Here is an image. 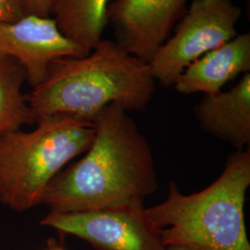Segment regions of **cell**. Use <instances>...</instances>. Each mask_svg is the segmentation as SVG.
I'll use <instances>...</instances> for the list:
<instances>
[{
    "label": "cell",
    "mask_w": 250,
    "mask_h": 250,
    "mask_svg": "<svg viewBox=\"0 0 250 250\" xmlns=\"http://www.w3.org/2000/svg\"><path fill=\"white\" fill-rule=\"evenodd\" d=\"M94 125L95 137L84 156L46 188L42 203L49 212L144 205L159 188L151 147L127 110L108 105Z\"/></svg>",
    "instance_id": "6da1fadb"
},
{
    "label": "cell",
    "mask_w": 250,
    "mask_h": 250,
    "mask_svg": "<svg viewBox=\"0 0 250 250\" xmlns=\"http://www.w3.org/2000/svg\"><path fill=\"white\" fill-rule=\"evenodd\" d=\"M155 89L147 63L102 39L85 56L55 60L27 98L36 120L62 114L94 122L111 104L142 111Z\"/></svg>",
    "instance_id": "7a4b0ae2"
},
{
    "label": "cell",
    "mask_w": 250,
    "mask_h": 250,
    "mask_svg": "<svg viewBox=\"0 0 250 250\" xmlns=\"http://www.w3.org/2000/svg\"><path fill=\"white\" fill-rule=\"evenodd\" d=\"M250 186L248 147L229 156L222 174L198 193L185 195L170 182L167 198L146 213L166 248L250 250L244 212Z\"/></svg>",
    "instance_id": "3957f363"
},
{
    "label": "cell",
    "mask_w": 250,
    "mask_h": 250,
    "mask_svg": "<svg viewBox=\"0 0 250 250\" xmlns=\"http://www.w3.org/2000/svg\"><path fill=\"white\" fill-rule=\"evenodd\" d=\"M31 132L13 131L0 139V201L15 211L42 203L53 179L89 148L94 122L68 115L36 120Z\"/></svg>",
    "instance_id": "277c9868"
},
{
    "label": "cell",
    "mask_w": 250,
    "mask_h": 250,
    "mask_svg": "<svg viewBox=\"0 0 250 250\" xmlns=\"http://www.w3.org/2000/svg\"><path fill=\"white\" fill-rule=\"evenodd\" d=\"M242 10L232 0H193L168 38L148 63L162 86L173 85L180 74L210 50L237 36Z\"/></svg>",
    "instance_id": "5b68a950"
},
{
    "label": "cell",
    "mask_w": 250,
    "mask_h": 250,
    "mask_svg": "<svg viewBox=\"0 0 250 250\" xmlns=\"http://www.w3.org/2000/svg\"><path fill=\"white\" fill-rule=\"evenodd\" d=\"M40 224L79 237L97 250H167L144 205L71 213L49 212Z\"/></svg>",
    "instance_id": "8992f818"
},
{
    "label": "cell",
    "mask_w": 250,
    "mask_h": 250,
    "mask_svg": "<svg viewBox=\"0 0 250 250\" xmlns=\"http://www.w3.org/2000/svg\"><path fill=\"white\" fill-rule=\"evenodd\" d=\"M187 3L188 0H115L107 6V23L114 30L118 45L148 64L186 13Z\"/></svg>",
    "instance_id": "52a82bcc"
},
{
    "label": "cell",
    "mask_w": 250,
    "mask_h": 250,
    "mask_svg": "<svg viewBox=\"0 0 250 250\" xmlns=\"http://www.w3.org/2000/svg\"><path fill=\"white\" fill-rule=\"evenodd\" d=\"M85 55L51 17L25 15L15 21L0 22V59L17 61L33 88L45 79L55 60Z\"/></svg>",
    "instance_id": "ba28073f"
},
{
    "label": "cell",
    "mask_w": 250,
    "mask_h": 250,
    "mask_svg": "<svg viewBox=\"0 0 250 250\" xmlns=\"http://www.w3.org/2000/svg\"><path fill=\"white\" fill-rule=\"evenodd\" d=\"M201 129L231 144L237 150L250 144V73L226 92L204 95L195 107Z\"/></svg>",
    "instance_id": "9c48e42d"
},
{
    "label": "cell",
    "mask_w": 250,
    "mask_h": 250,
    "mask_svg": "<svg viewBox=\"0 0 250 250\" xmlns=\"http://www.w3.org/2000/svg\"><path fill=\"white\" fill-rule=\"evenodd\" d=\"M250 71V34L245 33L191 63L173 85L185 95H214L228 82Z\"/></svg>",
    "instance_id": "30bf717a"
},
{
    "label": "cell",
    "mask_w": 250,
    "mask_h": 250,
    "mask_svg": "<svg viewBox=\"0 0 250 250\" xmlns=\"http://www.w3.org/2000/svg\"><path fill=\"white\" fill-rule=\"evenodd\" d=\"M109 0H52L50 17L68 39L89 53L103 39Z\"/></svg>",
    "instance_id": "8fae6325"
},
{
    "label": "cell",
    "mask_w": 250,
    "mask_h": 250,
    "mask_svg": "<svg viewBox=\"0 0 250 250\" xmlns=\"http://www.w3.org/2000/svg\"><path fill=\"white\" fill-rule=\"evenodd\" d=\"M26 81L23 67L13 59H0V139L36 123L27 95L21 91Z\"/></svg>",
    "instance_id": "7c38bea8"
},
{
    "label": "cell",
    "mask_w": 250,
    "mask_h": 250,
    "mask_svg": "<svg viewBox=\"0 0 250 250\" xmlns=\"http://www.w3.org/2000/svg\"><path fill=\"white\" fill-rule=\"evenodd\" d=\"M23 15L50 17L52 0H17Z\"/></svg>",
    "instance_id": "4fadbf2b"
},
{
    "label": "cell",
    "mask_w": 250,
    "mask_h": 250,
    "mask_svg": "<svg viewBox=\"0 0 250 250\" xmlns=\"http://www.w3.org/2000/svg\"><path fill=\"white\" fill-rule=\"evenodd\" d=\"M23 16L17 0H0V22L15 21Z\"/></svg>",
    "instance_id": "5bb4252c"
},
{
    "label": "cell",
    "mask_w": 250,
    "mask_h": 250,
    "mask_svg": "<svg viewBox=\"0 0 250 250\" xmlns=\"http://www.w3.org/2000/svg\"><path fill=\"white\" fill-rule=\"evenodd\" d=\"M45 250H65L62 247L59 246L56 242L51 241L49 243L48 247Z\"/></svg>",
    "instance_id": "9a60e30c"
},
{
    "label": "cell",
    "mask_w": 250,
    "mask_h": 250,
    "mask_svg": "<svg viewBox=\"0 0 250 250\" xmlns=\"http://www.w3.org/2000/svg\"><path fill=\"white\" fill-rule=\"evenodd\" d=\"M166 249H167V250H197L189 249V248H185V247H169V248H166Z\"/></svg>",
    "instance_id": "2e32d148"
}]
</instances>
